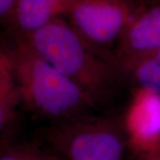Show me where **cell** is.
<instances>
[{
	"label": "cell",
	"instance_id": "obj_3",
	"mask_svg": "<svg viewBox=\"0 0 160 160\" xmlns=\"http://www.w3.org/2000/svg\"><path fill=\"white\" fill-rule=\"evenodd\" d=\"M46 139L64 160H125L123 123L93 113L54 123Z\"/></svg>",
	"mask_w": 160,
	"mask_h": 160
},
{
	"label": "cell",
	"instance_id": "obj_10",
	"mask_svg": "<svg viewBox=\"0 0 160 160\" xmlns=\"http://www.w3.org/2000/svg\"><path fill=\"white\" fill-rule=\"evenodd\" d=\"M0 160H62L31 148H15L0 154Z\"/></svg>",
	"mask_w": 160,
	"mask_h": 160
},
{
	"label": "cell",
	"instance_id": "obj_2",
	"mask_svg": "<svg viewBox=\"0 0 160 160\" xmlns=\"http://www.w3.org/2000/svg\"><path fill=\"white\" fill-rule=\"evenodd\" d=\"M12 62L20 101L43 118L55 121L91 114L95 102L72 80L18 38L8 52Z\"/></svg>",
	"mask_w": 160,
	"mask_h": 160
},
{
	"label": "cell",
	"instance_id": "obj_9",
	"mask_svg": "<svg viewBox=\"0 0 160 160\" xmlns=\"http://www.w3.org/2000/svg\"><path fill=\"white\" fill-rule=\"evenodd\" d=\"M18 93L13 65L8 52L0 50V96Z\"/></svg>",
	"mask_w": 160,
	"mask_h": 160
},
{
	"label": "cell",
	"instance_id": "obj_7",
	"mask_svg": "<svg viewBox=\"0 0 160 160\" xmlns=\"http://www.w3.org/2000/svg\"><path fill=\"white\" fill-rule=\"evenodd\" d=\"M77 0H17L11 22L18 36L29 34L67 16Z\"/></svg>",
	"mask_w": 160,
	"mask_h": 160
},
{
	"label": "cell",
	"instance_id": "obj_8",
	"mask_svg": "<svg viewBox=\"0 0 160 160\" xmlns=\"http://www.w3.org/2000/svg\"><path fill=\"white\" fill-rule=\"evenodd\" d=\"M128 76L136 88L160 93V51L140 61Z\"/></svg>",
	"mask_w": 160,
	"mask_h": 160
},
{
	"label": "cell",
	"instance_id": "obj_6",
	"mask_svg": "<svg viewBox=\"0 0 160 160\" xmlns=\"http://www.w3.org/2000/svg\"><path fill=\"white\" fill-rule=\"evenodd\" d=\"M134 154L160 152V93L136 88L123 122Z\"/></svg>",
	"mask_w": 160,
	"mask_h": 160
},
{
	"label": "cell",
	"instance_id": "obj_1",
	"mask_svg": "<svg viewBox=\"0 0 160 160\" xmlns=\"http://www.w3.org/2000/svg\"><path fill=\"white\" fill-rule=\"evenodd\" d=\"M99 105L114 93L120 72L112 56L92 46L63 18L18 36Z\"/></svg>",
	"mask_w": 160,
	"mask_h": 160
},
{
	"label": "cell",
	"instance_id": "obj_5",
	"mask_svg": "<svg viewBox=\"0 0 160 160\" xmlns=\"http://www.w3.org/2000/svg\"><path fill=\"white\" fill-rule=\"evenodd\" d=\"M160 51V5L135 12L112 52L120 74L129 75L140 61Z\"/></svg>",
	"mask_w": 160,
	"mask_h": 160
},
{
	"label": "cell",
	"instance_id": "obj_4",
	"mask_svg": "<svg viewBox=\"0 0 160 160\" xmlns=\"http://www.w3.org/2000/svg\"><path fill=\"white\" fill-rule=\"evenodd\" d=\"M131 0H77L68 15L76 31L99 51L116 46L135 13Z\"/></svg>",
	"mask_w": 160,
	"mask_h": 160
},
{
	"label": "cell",
	"instance_id": "obj_12",
	"mask_svg": "<svg viewBox=\"0 0 160 160\" xmlns=\"http://www.w3.org/2000/svg\"><path fill=\"white\" fill-rule=\"evenodd\" d=\"M17 0H0V20L11 22Z\"/></svg>",
	"mask_w": 160,
	"mask_h": 160
},
{
	"label": "cell",
	"instance_id": "obj_11",
	"mask_svg": "<svg viewBox=\"0 0 160 160\" xmlns=\"http://www.w3.org/2000/svg\"><path fill=\"white\" fill-rule=\"evenodd\" d=\"M19 101V92L9 96H0V132L12 118Z\"/></svg>",
	"mask_w": 160,
	"mask_h": 160
},
{
	"label": "cell",
	"instance_id": "obj_13",
	"mask_svg": "<svg viewBox=\"0 0 160 160\" xmlns=\"http://www.w3.org/2000/svg\"><path fill=\"white\" fill-rule=\"evenodd\" d=\"M132 160H160V152L153 154H134Z\"/></svg>",
	"mask_w": 160,
	"mask_h": 160
}]
</instances>
